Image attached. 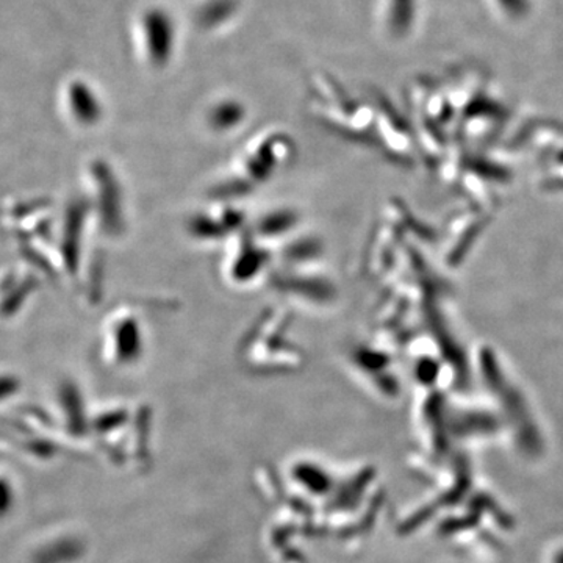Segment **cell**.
<instances>
[{
    "label": "cell",
    "instance_id": "ba28073f",
    "mask_svg": "<svg viewBox=\"0 0 563 563\" xmlns=\"http://www.w3.org/2000/svg\"><path fill=\"white\" fill-rule=\"evenodd\" d=\"M244 120V109L240 103L224 102L211 109L209 124L213 131L231 132L239 128Z\"/></svg>",
    "mask_w": 563,
    "mask_h": 563
},
{
    "label": "cell",
    "instance_id": "52a82bcc",
    "mask_svg": "<svg viewBox=\"0 0 563 563\" xmlns=\"http://www.w3.org/2000/svg\"><path fill=\"white\" fill-rule=\"evenodd\" d=\"M301 222V214L292 209H274L266 211L255 222L252 233L263 244L284 242L291 236Z\"/></svg>",
    "mask_w": 563,
    "mask_h": 563
},
{
    "label": "cell",
    "instance_id": "7a4b0ae2",
    "mask_svg": "<svg viewBox=\"0 0 563 563\" xmlns=\"http://www.w3.org/2000/svg\"><path fill=\"white\" fill-rule=\"evenodd\" d=\"M287 312L285 310H272L255 324L244 344V358L254 366L277 365L280 368L299 366L303 362L302 352L292 346L287 339Z\"/></svg>",
    "mask_w": 563,
    "mask_h": 563
},
{
    "label": "cell",
    "instance_id": "6da1fadb",
    "mask_svg": "<svg viewBox=\"0 0 563 563\" xmlns=\"http://www.w3.org/2000/svg\"><path fill=\"white\" fill-rule=\"evenodd\" d=\"M295 147L290 139L280 133L258 136L247 144L246 150L232 163L231 172L214 190L220 199L236 198L254 191L258 185L274 179L290 165Z\"/></svg>",
    "mask_w": 563,
    "mask_h": 563
},
{
    "label": "cell",
    "instance_id": "8992f818",
    "mask_svg": "<svg viewBox=\"0 0 563 563\" xmlns=\"http://www.w3.org/2000/svg\"><path fill=\"white\" fill-rule=\"evenodd\" d=\"M307 265H291L290 273L280 274L274 285L277 290L285 292L290 298L301 299L306 306L325 307L328 299L331 298L332 287L324 274L309 272Z\"/></svg>",
    "mask_w": 563,
    "mask_h": 563
},
{
    "label": "cell",
    "instance_id": "5b68a950",
    "mask_svg": "<svg viewBox=\"0 0 563 563\" xmlns=\"http://www.w3.org/2000/svg\"><path fill=\"white\" fill-rule=\"evenodd\" d=\"M246 214L229 202L214 203L196 211L187 221V231L199 243L224 242L243 231Z\"/></svg>",
    "mask_w": 563,
    "mask_h": 563
},
{
    "label": "cell",
    "instance_id": "277c9868",
    "mask_svg": "<svg viewBox=\"0 0 563 563\" xmlns=\"http://www.w3.org/2000/svg\"><path fill=\"white\" fill-rule=\"evenodd\" d=\"M106 352L111 365L128 368L136 365L144 354V333L140 314L125 306L114 312L107 329Z\"/></svg>",
    "mask_w": 563,
    "mask_h": 563
},
{
    "label": "cell",
    "instance_id": "3957f363",
    "mask_svg": "<svg viewBox=\"0 0 563 563\" xmlns=\"http://www.w3.org/2000/svg\"><path fill=\"white\" fill-rule=\"evenodd\" d=\"M272 262L266 244L258 242L254 233L240 232L229 240L222 274L235 287H247L265 276Z\"/></svg>",
    "mask_w": 563,
    "mask_h": 563
},
{
    "label": "cell",
    "instance_id": "9c48e42d",
    "mask_svg": "<svg viewBox=\"0 0 563 563\" xmlns=\"http://www.w3.org/2000/svg\"><path fill=\"white\" fill-rule=\"evenodd\" d=\"M154 18H155V24H157V36H162V33H168V32H173V29H172V22H169L168 18L165 16V14H154ZM162 43L165 44V47L166 49L169 51V41H165V40H162V38H157V44H155V57L158 58V60H161V58L163 57V60H165V57L166 55V52L165 49H163L162 47Z\"/></svg>",
    "mask_w": 563,
    "mask_h": 563
}]
</instances>
